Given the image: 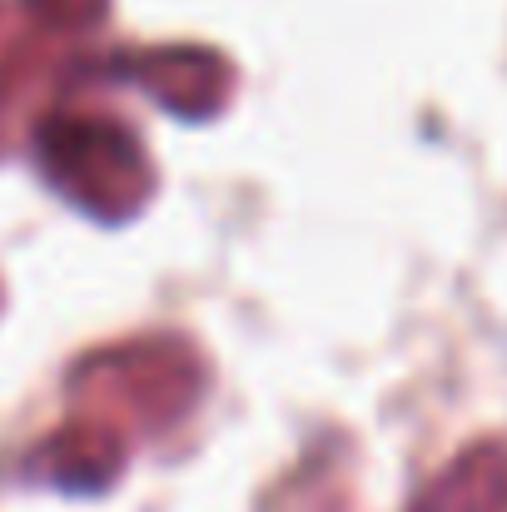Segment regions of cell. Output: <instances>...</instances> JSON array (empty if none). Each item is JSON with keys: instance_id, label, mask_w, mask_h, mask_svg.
Wrapping results in <instances>:
<instances>
[{"instance_id": "cell-1", "label": "cell", "mask_w": 507, "mask_h": 512, "mask_svg": "<svg viewBox=\"0 0 507 512\" xmlns=\"http://www.w3.org/2000/svg\"><path fill=\"white\" fill-rule=\"evenodd\" d=\"M418 512H507V463L473 458L428 493Z\"/></svg>"}]
</instances>
